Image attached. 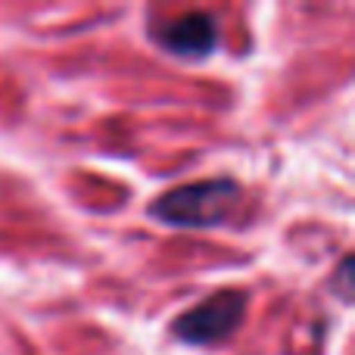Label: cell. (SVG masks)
Returning a JSON list of instances; mask_svg holds the SVG:
<instances>
[{
    "instance_id": "obj_1",
    "label": "cell",
    "mask_w": 355,
    "mask_h": 355,
    "mask_svg": "<svg viewBox=\"0 0 355 355\" xmlns=\"http://www.w3.org/2000/svg\"><path fill=\"white\" fill-rule=\"evenodd\" d=\"M240 202V187L231 178L193 181L162 193L153 202V215L172 227H215L231 218L234 206Z\"/></svg>"
},
{
    "instance_id": "obj_3",
    "label": "cell",
    "mask_w": 355,
    "mask_h": 355,
    "mask_svg": "<svg viewBox=\"0 0 355 355\" xmlns=\"http://www.w3.org/2000/svg\"><path fill=\"white\" fill-rule=\"evenodd\" d=\"M159 44L184 60H202L218 47V25L209 12H184L159 28Z\"/></svg>"
},
{
    "instance_id": "obj_2",
    "label": "cell",
    "mask_w": 355,
    "mask_h": 355,
    "mask_svg": "<svg viewBox=\"0 0 355 355\" xmlns=\"http://www.w3.org/2000/svg\"><path fill=\"white\" fill-rule=\"evenodd\" d=\"M243 315H246V296L240 290H225V293L209 296L206 302L184 312L175 321V331L190 346H212L231 337L240 327Z\"/></svg>"
}]
</instances>
